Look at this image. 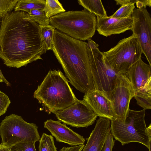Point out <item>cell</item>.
I'll use <instances>...</instances> for the list:
<instances>
[{"instance_id": "obj_1", "label": "cell", "mask_w": 151, "mask_h": 151, "mask_svg": "<svg viewBox=\"0 0 151 151\" xmlns=\"http://www.w3.org/2000/svg\"><path fill=\"white\" fill-rule=\"evenodd\" d=\"M27 13L12 11L2 18L0 29V58L9 67L19 68L39 59L46 50L40 25L24 18Z\"/></svg>"}, {"instance_id": "obj_2", "label": "cell", "mask_w": 151, "mask_h": 151, "mask_svg": "<svg viewBox=\"0 0 151 151\" xmlns=\"http://www.w3.org/2000/svg\"><path fill=\"white\" fill-rule=\"evenodd\" d=\"M52 50L73 86L84 93L95 90L87 42L55 29Z\"/></svg>"}, {"instance_id": "obj_3", "label": "cell", "mask_w": 151, "mask_h": 151, "mask_svg": "<svg viewBox=\"0 0 151 151\" xmlns=\"http://www.w3.org/2000/svg\"><path fill=\"white\" fill-rule=\"evenodd\" d=\"M33 97L49 112L53 113L69 107L78 99L63 73L56 70L49 71Z\"/></svg>"}, {"instance_id": "obj_4", "label": "cell", "mask_w": 151, "mask_h": 151, "mask_svg": "<svg viewBox=\"0 0 151 151\" xmlns=\"http://www.w3.org/2000/svg\"><path fill=\"white\" fill-rule=\"evenodd\" d=\"M50 23L60 32L75 39L91 38L96 30V17L85 9L65 12L50 17Z\"/></svg>"}, {"instance_id": "obj_5", "label": "cell", "mask_w": 151, "mask_h": 151, "mask_svg": "<svg viewBox=\"0 0 151 151\" xmlns=\"http://www.w3.org/2000/svg\"><path fill=\"white\" fill-rule=\"evenodd\" d=\"M145 110L129 109L123 123L111 120L110 131L115 140L122 145L131 142L139 143L150 151L151 125L147 127L145 120Z\"/></svg>"}, {"instance_id": "obj_6", "label": "cell", "mask_w": 151, "mask_h": 151, "mask_svg": "<svg viewBox=\"0 0 151 151\" xmlns=\"http://www.w3.org/2000/svg\"><path fill=\"white\" fill-rule=\"evenodd\" d=\"M102 53L105 62L118 75L126 74L141 58L142 51L137 37L132 34L120 40L109 50Z\"/></svg>"}, {"instance_id": "obj_7", "label": "cell", "mask_w": 151, "mask_h": 151, "mask_svg": "<svg viewBox=\"0 0 151 151\" xmlns=\"http://www.w3.org/2000/svg\"><path fill=\"white\" fill-rule=\"evenodd\" d=\"M38 127L35 124L27 122L17 114L6 116L0 125L1 144L10 148L18 143L39 141L40 138Z\"/></svg>"}, {"instance_id": "obj_8", "label": "cell", "mask_w": 151, "mask_h": 151, "mask_svg": "<svg viewBox=\"0 0 151 151\" xmlns=\"http://www.w3.org/2000/svg\"><path fill=\"white\" fill-rule=\"evenodd\" d=\"M91 73L95 90L105 94L109 99L118 75L105 62L99 45L91 38L87 40Z\"/></svg>"}, {"instance_id": "obj_9", "label": "cell", "mask_w": 151, "mask_h": 151, "mask_svg": "<svg viewBox=\"0 0 151 151\" xmlns=\"http://www.w3.org/2000/svg\"><path fill=\"white\" fill-rule=\"evenodd\" d=\"M125 74L118 75L114 88L109 98L115 120L123 123L125 122L129 109L130 100L134 97L135 93L132 84Z\"/></svg>"}, {"instance_id": "obj_10", "label": "cell", "mask_w": 151, "mask_h": 151, "mask_svg": "<svg viewBox=\"0 0 151 151\" xmlns=\"http://www.w3.org/2000/svg\"><path fill=\"white\" fill-rule=\"evenodd\" d=\"M54 114L64 124L76 127H87L93 124L98 116L85 101L78 99L69 107Z\"/></svg>"}, {"instance_id": "obj_11", "label": "cell", "mask_w": 151, "mask_h": 151, "mask_svg": "<svg viewBox=\"0 0 151 151\" xmlns=\"http://www.w3.org/2000/svg\"><path fill=\"white\" fill-rule=\"evenodd\" d=\"M132 34L137 37L142 49L151 66V17L146 8H135L132 15Z\"/></svg>"}, {"instance_id": "obj_12", "label": "cell", "mask_w": 151, "mask_h": 151, "mask_svg": "<svg viewBox=\"0 0 151 151\" xmlns=\"http://www.w3.org/2000/svg\"><path fill=\"white\" fill-rule=\"evenodd\" d=\"M44 127L50 132L58 142L73 146L83 144L85 142V139L83 136L59 121L47 120L44 122Z\"/></svg>"}, {"instance_id": "obj_13", "label": "cell", "mask_w": 151, "mask_h": 151, "mask_svg": "<svg viewBox=\"0 0 151 151\" xmlns=\"http://www.w3.org/2000/svg\"><path fill=\"white\" fill-rule=\"evenodd\" d=\"M83 100L99 117L115 120V117L111 101L103 93L94 90L85 93Z\"/></svg>"}, {"instance_id": "obj_14", "label": "cell", "mask_w": 151, "mask_h": 151, "mask_svg": "<svg viewBox=\"0 0 151 151\" xmlns=\"http://www.w3.org/2000/svg\"><path fill=\"white\" fill-rule=\"evenodd\" d=\"M96 30L100 34L106 37L119 34L132 30L133 19L129 18H116L110 16L101 18L96 17Z\"/></svg>"}, {"instance_id": "obj_15", "label": "cell", "mask_w": 151, "mask_h": 151, "mask_svg": "<svg viewBox=\"0 0 151 151\" xmlns=\"http://www.w3.org/2000/svg\"><path fill=\"white\" fill-rule=\"evenodd\" d=\"M111 120L100 117L81 151H102L106 137L110 131Z\"/></svg>"}, {"instance_id": "obj_16", "label": "cell", "mask_w": 151, "mask_h": 151, "mask_svg": "<svg viewBox=\"0 0 151 151\" xmlns=\"http://www.w3.org/2000/svg\"><path fill=\"white\" fill-rule=\"evenodd\" d=\"M126 74L135 93L151 83V66L144 63L141 58L134 64Z\"/></svg>"}, {"instance_id": "obj_17", "label": "cell", "mask_w": 151, "mask_h": 151, "mask_svg": "<svg viewBox=\"0 0 151 151\" xmlns=\"http://www.w3.org/2000/svg\"><path fill=\"white\" fill-rule=\"evenodd\" d=\"M79 4L96 17L103 18L108 16L105 9L100 0H78Z\"/></svg>"}, {"instance_id": "obj_18", "label": "cell", "mask_w": 151, "mask_h": 151, "mask_svg": "<svg viewBox=\"0 0 151 151\" xmlns=\"http://www.w3.org/2000/svg\"><path fill=\"white\" fill-rule=\"evenodd\" d=\"M134 97L138 105L144 110L151 109V83L144 88L135 93Z\"/></svg>"}, {"instance_id": "obj_19", "label": "cell", "mask_w": 151, "mask_h": 151, "mask_svg": "<svg viewBox=\"0 0 151 151\" xmlns=\"http://www.w3.org/2000/svg\"><path fill=\"white\" fill-rule=\"evenodd\" d=\"M45 3L44 0H19L14 11H23L28 13L33 9L43 10Z\"/></svg>"}, {"instance_id": "obj_20", "label": "cell", "mask_w": 151, "mask_h": 151, "mask_svg": "<svg viewBox=\"0 0 151 151\" xmlns=\"http://www.w3.org/2000/svg\"><path fill=\"white\" fill-rule=\"evenodd\" d=\"M55 29V28L50 24L40 26L41 38L46 51L52 50Z\"/></svg>"}, {"instance_id": "obj_21", "label": "cell", "mask_w": 151, "mask_h": 151, "mask_svg": "<svg viewBox=\"0 0 151 151\" xmlns=\"http://www.w3.org/2000/svg\"><path fill=\"white\" fill-rule=\"evenodd\" d=\"M26 20L33 21L41 26L50 24V19L46 16L43 10L33 9L29 11L24 18Z\"/></svg>"}, {"instance_id": "obj_22", "label": "cell", "mask_w": 151, "mask_h": 151, "mask_svg": "<svg viewBox=\"0 0 151 151\" xmlns=\"http://www.w3.org/2000/svg\"><path fill=\"white\" fill-rule=\"evenodd\" d=\"M45 5L43 9L47 17L56 15L65 12L62 4L57 0H46Z\"/></svg>"}, {"instance_id": "obj_23", "label": "cell", "mask_w": 151, "mask_h": 151, "mask_svg": "<svg viewBox=\"0 0 151 151\" xmlns=\"http://www.w3.org/2000/svg\"><path fill=\"white\" fill-rule=\"evenodd\" d=\"M39 141V151H57L52 135L43 133Z\"/></svg>"}, {"instance_id": "obj_24", "label": "cell", "mask_w": 151, "mask_h": 151, "mask_svg": "<svg viewBox=\"0 0 151 151\" xmlns=\"http://www.w3.org/2000/svg\"><path fill=\"white\" fill-rule=\"evenodd\" d=\"M135 8L134 3L123 5L110 17L116 18H132V15Z\"/></svg>"}, {"instance_id": "obj_25", "label": "cell", "mask_w": 151, "mask_h": 151, "mask_svg": "<svg viewBox=\"0 0 151 151\" xmlns=\"http://www.w3.org/2000/svg\"><path fill=\"white\" fill-rule=\"evenodd\" d=\"M19 0H0V17L14 9Z\"/></svg>"}, {"instance_id": "obj_26", "label": "cell", "mask_w": 151, "mask_h": 151, "mask_svg": "<svg viewBox=\"0 0 151 151\" xmlns=\"http://www.w3.org/2000/svg\"><path fill=\"white\" fill-rule=\"evenodd\" d=\"M35 142H29L17 144L10 148L11 151H37Z\"/></svg>"}, {"instance_id": "obj_27", "label": "cell", "mask_w": 151, "mask_h": 151, "mask_svg": "<svg viewBox=\"0 0 151 151\" xmlns=\"http://www.w3.org/2000/svg\"><path fill=\"white\" fill-rule=\"evenodd\" d=\"M10 103L8 96L0 91V116L6 113Z\"/></svg>"}, {"instance_id": "obj_28", "label": "cell", "mask_w": 151, "mask_h": 151, "mask_svg": "<svg viewBox=\"0 0 151 151\" xmlns=\"http://www.w3.org/2000/svg\"><path fill=\"white\" fill-rule=\"evenodd\" d=\"M113 137L110 131L106 137L102 151H112L115 141V140L113 139Z\"/></svg>"}, {"instance_id": "obj_29", "label": "cell", "mask_w": 151, "mask_h": 151, "mask_svg": "<svg viewBox=\"0 0 151 151\" xmlns=\"http://www.w3.org/2000/svg\"><path fill=\"white\" fill-rule=\"evenodd\" d=\"M135 3L138 9L142 7L146 8L147 6H148L150 7L151 6V0H136Z\"/></svg>"}, {"instance_id": "obj_30", "label": "cell", "mask_w": 151, "mask_h": 151, "mask_svg": "<svg viewBox=\"0 0 151 151\" xmlns=\"http://www.w3.org/2000/svg\"><path fill=\"white\" fill-rule=\"evenodd\" d=\"M85 146L84 144L70 147H63L59 151H81Z\"/></svg>"}, {"instance_id": "obj_31", "label": "cell", "mask_w": 151, "mask_h": 151, "mask_svg": "<svg viewBox=\"0 0 151 151\" xmlns=\"http://www.w3.org/2000/svg\"><path fill=\"white\" fill-rule=\"evenodd\" d=\"M116 4L121 6L128 4L135 3L136 0H115Z\"/></svg>"}, {"instance_id": "obj_32", "label": "cell", "mask_w": 151, "mask_h": 151, "mask_svg": "<svg viewBox=\"0 0 151 151\" xmlns=\"http://www.w3.org/2000/svg\"><path fill=\"white\" fill-rule=\"evenodd\" d=\"M0 77L6 84L8 86H11V84L9 83L5 78L4 75H3L0 69Z\"/></svg>"}, {"instance_id": "obj_33", "label": "cell", "mask_w": 151, "mask_h": 151, "mask_svg": "<svg viewBox=\"0 0 151 151\" xmlns=\"http://www.w3.org/2000/svg\"><path fill=\"white\" fill-rule=\"evenodd\" d=\"M0 151H11L10 148L6 147L0 144Z\"/></svg>"}, {"instance_id": "obj_34", "label": "cell", "mask_w": 151, "mask_h": 151, "mask_svg": "<svg viewBox=\"0 0 151 151\" xmlns=\"http://www.w3.org/2000/svg\"><path fill=\"white\" fill-rule=\"evenodd\" d=\"M2 18L0 17V29L1 25L2 22Z\"/></svg>"}, {"instance_id": "obj_35", "label": "cell", "mask_w": 151, "mask_h": 151, "mask_svg": "<svg viewBox=\"0 0 151 151\" xmlns=\"http://www.w3.org/2000/svg\"><path fill=\"white\" fill-rule=\"evenodd\" d=\"M3 82V81L0 77V82Z\"/></svg>"}]
</instances>
